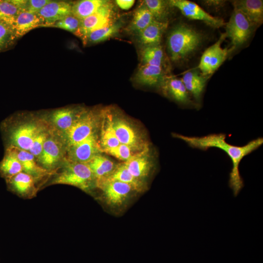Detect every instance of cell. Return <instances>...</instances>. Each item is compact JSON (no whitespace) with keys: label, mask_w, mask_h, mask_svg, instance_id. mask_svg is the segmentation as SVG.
<instances>
[{"label":"cell","mask_w":263,"mask_h":263,"mask_svg":"<svg viewBox=\"0 0 263 263\" xmlns=\"http://www.w3.org/2000/svg\"><path fill=\"white\" fill-rule=\"evenodd\" d=\"M208 78L196 71L185 73L181 79L187 90L197 102L200 104Z\"/></svg>","instance_id":"23"},{"label":"cell","mask_w":263,"mask_h":263,"mask_svg":"<svg viewBox=\"0 0 263 263\" xmlns=\"http://www.w3.org/2000/svg\"><path fill=\"white\" fill-rule=\"evenodd\" d=\"M53 129L50 128L39 133L34 139L29 152L37 159L40 155L44 143L52 132Z\"/></svg>","instance_id":"39"},{"label":"cell","mask_w":263,"mask_h":263,"mask_svg":"<svg viewBox=\"0 0 263 263\" xmlns=\"http://www.w3.org/2000/svg\"><path fill=\"white\" fill-rule=\"evenodd\" d=\"M114 12L112 3L109 1L94 14L80 20L75 34L83 40L91 32L113 23Z\"/></svg>","instance_id":"10"},{"label":"cell","mask_w":263,"mask_h":263,"mask_svg":"<svg viewBox=\"0 0 263 263\" xmlns=\"http://www.w3.org/2000/svg\"><path fill=\"white\" fill-rule=\"evenodd\" d=\"M202 41V35L190 27L185 24L176 26L167 40L171 59L178 61L187 58L198 48Z\"/></svg>","instance_id":"3"},{"label":"cell","mask_w":263,"mask_h":263,"mask_svg":"<svg viewBox=\"0 0 263 263\" xmlns=\"http://www.w3.org/2000/svg\"><path fill=\"white\" fill-rule=\"evenodd\" d=\"M97 133L66 149L65 158L72 162L87 164L102 151Z\"/></svg>","instance_id":"12"},{"label":"cell","mask_w":263,"mask_h":263,"mask_svg":"<svg viewBox=\"0 0 263 263\" xmlns=\"http://www.w3.org/2000/svg\"><path fill=\"white\" fill-rule=\"evenodd\" d=\"M121 23L113 22L107 26L94 31L83 40L84 44H94L105 41L117 34L121 28Z\"/></svg>","instance_id":"31"},{"label":"cell","mask_w":263,"mask_h":263,"mask_svg":"<svg viewBox=\"0 0 263 263\" xmlns=\"http://www.w3.org/2000/svg\"><path fill=\"white\" fill-rule=\"evenodd\" d=\"M102 119L99 140L101 151L116 147L120 144L113 126L112 115L106 114V117L104 116Z\"/></svg>","instance_id":"27"},{"label":"cell","mask_w":263,"mask_h":263,"mask_svg":"<svg viewBox=\"0 0 263 263\" xmlns=\"http://www.w3.org/2000/svg\"><path fill=\"white\" fill-rule=\"evenodd\" d=\"M80 20L73 15L67 16L56 22L50 27H54L75 34L79 29Z\"/></svg>","instance_id":"38"},{"label":"cell","mask_w":263,"mask_h":263,"mask_svg":"<svg viewBox=\"0 0 263 263\" xmlns=\"http://www.w3.org/2000/svg\"><path fill=\"white\" fill-rule=\"evenodd\" d=\"M107 180L117 181L129 184L133 188L135 191L138 192L143 191L146 188V183L133 176L123 163L116 166L112 173L104 181Z\"/></svg>","instance_id":"25"},{"label":"cell","mask_w":263,"mask_h":263,"mask_svg":"<svg viewBox=\"0 0 263 263\" xmlns=\"http://www.w3.org/2000/svg\"><path fill=\"white\" fill-rule=\"evenodd\" d=\"M7 148L11 149L17 156L21 165L22 171L32 176L35 180L49 174L50 171L40 166L36 157L29 151L15 147Z\"/></svg>","instance_id":"20"},{"label":"cell","mask_w":263,"mask_h":263,"mask_svg":"<svg viewBox=\"0 0 263 263\" xmlns=\"http://www.w3.org/2000/svg\"><path fill=\"white\" fill-rule=\"evenodd\" d=\"M168 2L171 7L179 9L188 19L202 21L214 28H219L225 25L223 19L212 16L192 1L170 0H168Z\"/></svg>","instance_id":"11"},{"label":"cell","mask_w":263,"mask_h":263,"mask_svg":"<svg viewBox=\"0 0 263 263\" xmlns=\"http://www.w3.org/2000/svg\"><path fill=\"white\" fill-rule=\"evenodd\" d=\"M61 171L52 181V184H65L89 190L94 185L95 179L87 164L70 161L66 158L61 165Z\"/></svg>","instance_id":"4"},{"label":"cell","mask_w":263,"mask_h":263,"mask_svg":"<svg viewBox=\"0 0 263 263\" xmlns=\"http://www.w3.org/2000/svg\"><path fill=\"white\" fill-rule=\"evenodd\" d=\"M143 3L152 15L155 20L168 22V8L171 7L168 1L162 0H145Z\"/></svg>","instance_id":"33"},{"label":"cell","mask_w":263,"mask_h":263,"mask_svg":"<svg viewBox=\"0 0 263 263\" xmlns=\"http://www.w3.org/2000/svg\"><path fill=\"white\" fill-rule=\"evenodd\" d=\"M65 155V147L53 130L44 143L42 151L36 160L42 168L50 171L62 164Z\"/></svg>","instance_id":"6"},{"label":"cell","mask_w":263,"mask_h":263,"mask_svg":"<svg viewBox=\"0 0 263 263\" xmlns=\"http://www.w3.org/2000/svg\"><path fill=\"white\" fill-rule=\"evenodd\" d=\"M43 23L40 18L34 13L20 12L16 17L12 27L17 38Z\"/></svg>","instance_id":"24"},{"label":"cell","mask_w":263,"mask_h":263,"mask_svg":"<svg viewBox=\"0 0 263 263\" xmlns=\"http://www.w3.org/2000/svg\"><path fill=\"white\" fill-rule=\"evenodd\" d=\"M95 179V186L106 180L112 173L116 166L107 157L98 154L88 163Z\"/></svg>","instance_id":"22"},{"label":"cell","mask_w":263,"mask_h":263,"mask_svg":"<svg viewBox=\"0 0 263 263\" xmlns=\"http://www.w3.org/2000/svg\"><path fill=\"white\" fill-rule=\"evenodd\" d=\"M17 39L12 26L0 22V52L9 49Z\"/></svg>","instance_id":"35"},{"label":"cell","mask_w":263,"mask_h":263,"mask_svg":"<svg viewBox=\"0 0 263 263\" xmlns=\"http://www.w3.org/2000/svg\"><path fill=\"white\" fill-rule=\"evenodd\" d=\"M100 115L92 111L82 110L72 127L67 131L57 133L66 149L96 133L100 127Z\"/></svg>","instance_id":"5"},{"label":"cell","mask_w":263,"mask_h":263,"mask_svg":"<svg viewBox=\"0 0 263 263\" xmlns=\"http://www.w3.org/2000/svg\"><path fill=\"white\" fill-rule=\"evenodd\" d=\"M161 87L164 93L179 104L186 106L195 105L190 99L189 93L181 79L165 77Z\"/></svg>","instance_id":"18"},{"label":"cell","mask_w":263,"mask_h":263,"mask_svg":"<svg viewBox=\"0 0 263 263\" xmlns=\"http://www.w3.org/2000/svg\"><path fill=\"white\" fill-rule=\"evenodd\" d=\"M81 110L71 108L57 109L51 114L47 121L56 132L61 133L72 127Z\"/></svg>","instance_id":"16"},{"label":"cell","mask_w":263,"mask_h":263,"mask_svg":"<svg viewBox=\"0 0 263 263\" xmlns=\"http://www.w3.org/2000/svg\"><path fill=\"white\" fill-rule=\"evenodd\" d=\"M173 137L184 141L194 149L206 150L211 148H216L224 150L231 159L232 168L229 174L228 185L236 196L243 188L244 181L240 175L239 167L242 159L258 149L263 143V138L252 140L246 144L238 146L227 143L224 133H213L202 136H189L172 133Z\"/></svg>","instance_id":"1"},{"label":"cell","mask_w":263,"mask_h":263,"mask_svg":"<svg viewBox=\"0 0 263 263\" xmlns=\"http://www.w3.org/2000/svg\"><path fill=\"white\" fill-rule=\"evenodd\" d=\"M154 19L152 15L143 4L135 11L127 30L137 34L149 25Z\"/></svg>","instance_id":"30"},{"label":"cell","mask_w":263,"mask_h":263,"mask_svg":"<svg viewBox=\"0 0 263 263\" xmlns=\"http://www.w3.org/2000/svg\"><path fill=\"white\" fill-rule=\"evenodd\" d=\"M142 64L161 66L164 61V52L160 45L143 48L140 53Z\"/></svg>","instance_id":"32"},{"label":"cell","mask_w":263,"mask_h":263,"mask_svg":"<svg viewBox=\"0 0 263 263\" xmlns=\"http://www.w3.org/2000/svg\"><path fill=\"white\" fill-rule=\"evenodd\" d=\"M168 26V22L154 19L149 25L137 33L138 42L143 48L160 45L163 34Z\"/></svg>","instance_id":"19"},{"label":"cell","mask_w":263,"mask_h":263,"mask_svg":"<svg viewBox=\"0 0 263 263\" xmlns=\"http://www.w3.org/2000/svg\"><path fill=\"white\" fill-rule=\"evenodd\" d=\"M72 4L65 1L51 0L36 14L42 20L43 26L50 27L56 22L72 15Z\"/></svg>","instance_id":"14"},{"label":"cell","mask_w":263,"mask_h":263,"mask_svg":"<svg viewBox=\"0 0 263 263\" xmlns=\"http://www.w3.org/2000/svg\"><path fill=\"white\" fill-rule=\"evenodd\" d=\"M97 187L103 191L107 202L112 206H120L135 191L129 184L117 181H105Z\"/></svg>","instance_id":"15"},{"label":"cell","mask_w":263,"mask_h":263,"mask_svg":"<svg viewBox=\"0 0 263 263\" xmlns=\"http://www.w3.org/2000/svg\"><path fill=\"white\" fill-rule=\"evenodd\" d=\"M225 26V34L231 40L233 50L247 41L255 28L242 13L234 9Z\"/></svg>","instance_id":"7"},{"label":"cell","mask_w":263,"mask_h":263,"mask_svg":"<svg viewBox=\"0 0 263 263\" xmlns=\"http://www.w3.org/2000/svg\"><path fill=\"white\" fill-rule=\"evenodd\" d=\"M35 180L32 176L22 171L7 179L10 188L22 196H29L34 193L36 190Z\"/></svg>","instance_id":"26"},{"label":"cell","mask_w":263,"mask_h":263,"mask_svg":"<svg viewBox=\"0 0 263 263\" xmlns=\"http://www.w3.org/2000/svg\"><path fill=\"white\" fill-rule=\"evenodd\" d=\"M112 121L116 136L120 144L129 146L136 152L149 147L138 132L124 118L112 115Z\"/></svg>","instance_id":"9"},{"label":"cell","mask_w":263,"mask_h":263,"mask_svg":"<svg viewBox=\"0 0 263 263\" xmlns=\"http://www.w3.org/2000/svg\"><path fill=\"white\" fill-rule=\"evenodd\" d=\"M20 12L13 0H0V22L12 26Z\"/></svg>","instance_id":"34"},{"label":"cell","mask_w":263,"mask_h":263,"mask_svg":"<svg viewBox=\"0 0 263 263\" xmlns=\"http://www.w3.org/2000/svg\"><path fill=\"white\" fill-rule=\"evenodd\" d=\"M109 1L105 0H82L72 5V14L80 20L94 14Z\"/></svg>","instance_id":"28"},{"label":"cell","mask_w":263,"mask_h":263,"mask_svg":"<svg viewBox=\"0 0 263 263\" xmlns=\"http://www.w3.org/2000/svg\"><path fill=\"white\" fill-rule=\"evenodd\" d=\"M165 78L162 67L149 64H142L135 75L136 82L148 86H161Z\"/></svg>","instance_id":"21"},{"label":"cell","mask_w":263,"mask_h":263,"mask_svg":"<svg viewBox=\"0 0 263 263\" xmlns=\"http://www.w3.org/2000/svg\"><path fill=\"white\" fill-rule=\"evenodd\" d=\"M5 155L0 162V174L6 180L22 171L21 165L15 153L6 149Z\"/></svg>","instance_id":"29"},{"label":"cell","mask_w":263,"mask_h":263,"mask_svg":"<svg viewBox=\"0 0 263 263\" xmlns=\"http://www.w3.org/2000/svg\"><path fill=\"white\" fill-rule=\"evenodd\" d=\"M234 9L242 13L255 27L263 22V1L262 0H232Z\"/></svg>","instance_id":"17"},{"label":"cell","mask_w":263,"mask_h":263,"mask_svg":"<svg viewBox=\"0 0 263 263\" xmlns=\"http://www.w3.org/2000/svg\"><path fill=\"white\" fill-rule=\"evenodd\" d=\"M102 152L112 155L115 158L126 162L138 153L128 146L120 144L116 147L104 150Z\"/></svg>","instance_id":"37"},{"label":"cell","mask_w":263,"mask_h":263,"mask_svg":"<svg viewBox=\"0 0 263 263\" xmlns=\"http://www.w3.org/2000/svg\"><path fill=\"white\" fill-rule=\"evenodd\" d=\"M51 127L47 120L33 118L21 121L14 117L5 120L1 124L6 149L15 147L29 151L37 136Z\"/></svg>","instance_id":"2"},{"label":"cell","mask_w":263,"mask_h":263,"mask_svg":"<svg viewBox=\"0 0 263 263\" xmlns=\"http://www.w3.org/2000/svg\"><path fill=\"white\" fill-rule=\"evenodd\" d=\"M123 163L133 176L143 181L151 174L155 166V157L149 147Z\"/></svg>","instance_id":"13"},{"label":"cell","mask_w":263,"mask_h":263,"mask_svg":"<svg viewBox=\"0 0 263 263\" xmlns=\"http://www.w3.org/2000/svg\"><path fill=\"white\" fill-rule=\"evenodd\" d=\"M134 0H116L115 2L117 6L122 10L130 9L134 4Z\"/></svg>","instance_id":"41"},{"label":"cell","mask_w":263,"mask_h":263,"mask_svg":"<svg viewBox=\"0 0 263 263\" xmlns=\"http://www.w3.org/2000/svg\"><path fill=\"white\" fill-rule=\"evenodd\" d=\"M226 1V0H203L202 3L206 6L211 7L214 9H219L224 6Z\"/></svg>","instance_id":"40"},{"label":"cell","mask_w":263,"mask_h":263,"mask_svg":"<svg viewBox=\"0 0 263 263\" xmlns=\"http://www.w3.org/2000/svg\"><path fill=\"white\" fill-rule=\"evenodd\" d=\"M225 38V34H222L219 39L203 54L198 65V68L203 75L207 76L213 73L225 61L229 53L233 51L231 47L222 48L221 46Z\"/></svg>","instance_id":"8"},{"label":"cell","mask_w":263,"mask_h":263,"mask_svg":"<svg viewBox=\"0 0 263 263\" xmlns=\"http://www.w3.org/2000/svg\"><path fill=\"white\" fill-rule=\"evenodd\" d=\"M50 0H13L20 12L37 14Z\"/></svg>","instance_id":"36"}]
</instances>
